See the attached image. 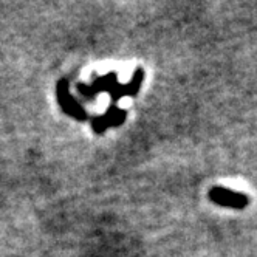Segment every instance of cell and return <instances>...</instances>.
<instances>
[{
    "label": "cell",
    "instance_id": "2",
    "mask_svg": "<svg viewBox=\"0 0 257 257\" xmlns=\"http://www.w3.org/2000/svg\"><path fill=\"white\" fill-rule=\"evenodd\" d=\"M56 91H58L59 104H61V107L64 108V112H65L67 115H70V116H73V118H76V119H81V121L87 119V113H85L84 107L70 95L67 81H64V79L59 81Z\"/></svg>",
    "mask_w": 257,
    "mask_h": 257
},
{
    "label": "cell",
    "instance_id": "3",
    "mask_svg": "<svg viewBox=\"0 0 257 257\" xmlns=\"http://www.w3.org/2000/svg\"><path fill=\"white\" fill-rule=\"evenodd\" d=\"M124 119H125V110L118 108L116 105H110L104 115L91 119V128H93L96 134H102L108 127L121 125Z\"/></svg>",
    "mask_w": 257,
    "mask_h": 257
},
{
    "label": "cell",
    "instance_id": "1",
    "mask_svg": "<svg viewBox=\"0 0 257 257\" xmlns=\"http://www.w3.org/2000/svg\"><path fill=\"white\" fill-rule=\"evenodd\" d=\"M209 198L212 203L223 206V208H232V209H245L249 203V198L243 194H238L225 188H212L209 191Z\"/></svg>",
    "mask_w": 257,
    "mask_h": 257
}]
</instances>
